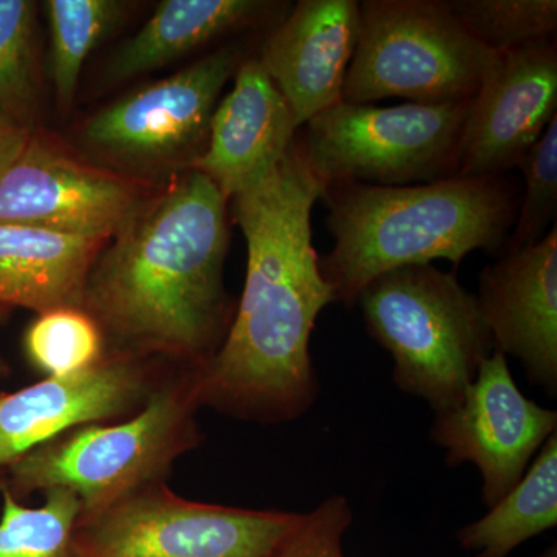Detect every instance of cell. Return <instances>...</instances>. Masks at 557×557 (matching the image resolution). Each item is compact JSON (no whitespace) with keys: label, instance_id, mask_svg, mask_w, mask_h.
Wrapping results in <instances>:
<instances>
[{"label":"cell","instance_id":"cell-26","mask_svg":"<svg viewBox=\"0 0 557 557\" xmlns=\"http://www.w3.org/2000/svg\"><path fill=\"white\" fill-rule=\"evenodd\" d=\"M351 520L346 498L330 497L313 511L300 515L273 557H344L343 539Z\"/></svg>","mask_w":557,"mask_h":557},{"label":"cell","instance_id":"cell-23","mask_svg":"<svg viewBox=\"0 0 557 557\" xmlns=\"http://www.w3.org/2000/svg\"><path fill=\"white\" fill-rule=\"evenodd\" d=\"M104 335L83 309L40 313L25 335V350L33 364L49 376H67L97 364L104 355Z\"/></svg>","mask_w":557,"mask_h":557},{"label":"cell","instance_id":"cell-12","mask_svg":"<svg viewBox=\"0 0 557 557\" xmlns=\"http://www.w3.org/2000/svg\"><path fill=\"white\" fill-rule=\"evenodd\" d=\"M557 116L556 40L496 51L469 106L457 177L520 166Z\"/></svg>","mask_w":557,"mask_h":557},{"label":"cell","instance_id":"cell-27","mask_svg":"<svg viewBox=\"0 0 557 557\" xmlns=\"http://www.w3.org/2000/svg\"><path fill=\"white\" fill-rule=\"evenodd\" d=\"M32 134L28 124L22 123L0 106V175L24 152Z\"/></svg>","mask_w":557,"mask_h":557},{"label":"cell","instance_id":"cell-1","mask_svg":"<svg viewBox=\"0 0 557 557\" xmlns=\"http://www.w3.org/2000/svg\"><path fill=\"white\" fill-rule=\"evenodd\" d=\"M322 194L295 139L269 177L228 200L247 240V277L225 341L197 372L201 403L287 421L317 401L310 336L319 313L335 302L311 234Z\"/></svg>","mask_w":557,"mask_h":557},{"label":"cell","instance_id":"cell-11","mask_svg":"<svg viewBox=\"0 0 557 557\" xmlns=\"http://www.w3.org/2000/svg\"><path fill=\"white\" fill-rule=\"evenodd\" d=\"M139 183L90 166L39 134L0 175V223L112 239L148 200Z\"/></svg>","mask_w":557,"mask_h":557},{"label":"cell","instance_id":"cell-13","mask_svg":"<svg viewBox=\"0 0 557 557\" xmlns=\"http://www.w3.org/2000/svg\"><path fill=\"white\" fill-rule=\"evenodd\" d=\"M145 370L127 355L102 357L67 376L0 395V467L65 432L123 416L148 398Z\"/></svg>","mask_w":557,"mask_h":557},{"label":"cell","instance_id":"cell-8","mask_svg":"<svg viewBox=\"0 0 557 557\" xmlns=\"http://www.w3.org/2000/svg\"><path fill=\"white\" fill-rule=\"evenodd\" d=\"M300 515L220 507L148 485L81 518L78 557H273Z\"/></svg>","mask_w":557,"mask_h":557},{"label":"cell","instance_id":"cell-3","mask_svg":"<svg viewBox=\"0 0 557 557\" xmlns=\"http://www.w3.org/2000/svg\"><path fill=\"white\" fill-rule=\"evenodd\" d=\"M335 247L319 258L335 302L357 304L381 274L474 249L500 252L519 203L502 177H453L428 185L335 183L324 188Z\"/></svg>","mask_w":557,"mask_h":557},{"label":"cell","instance_id":"cell-5","mask_svg":"<svg viewBox=\"0 0 557 557\" xmlns=\"http://www.w3.org/2000/svg\"><path fill=\"white\" fill-rule=\"evenodd\" d=\"M200 403L197 373L150 392L129 420L73 429L13 461V490L22 494L67 490L81 502V518L112 507L152 485L197 442L194 410Z\"/></svg>","mask_w":557,"mask_h":557},{"label":"cell","instance_id":"cell-17","mask_svg":"<svg viewBox=\"0 0 557 557\" xmlns=\"http://www.w3.org/2000/svg\"><path fill=\"white\" fill-rule=\"evenodd\" d=\"M109 239L0 223V306L83 309L87 277Z\"/></svg>","mask_w":557,"mask_h":557},{"label":"cell","instance_id":"cell-10","mask_svg":"<svg viewBox=\"0 0 557 557\" xmlns=\"http://www.w3.org/2000/svg\"><path fill=\"white\" fill-rule=\"evenodd\" d=\"M557 413L520 392L507 357L494 350L456 408L435 413L431 438L446 449V463H474L483 479V500L494 507L507 496L539 449L556 432Z\"/></svg>","mask_w":557,"mask_h":557},{"label":"cell","instance_id":"cell-18","mask_svg":"<svg viewBox=\"0 0 557 557\" xmlns=\"http://www.w3.org/2000/svg\"><path fill=\"white\" fill-rule=\"evenodd\" d=\"M276 3L259 0H164L109 65L113 81L170 64L231 32L263 20Z\"/></svg>","mask_w":557,"mask_h":557},{"label":"cell","instance_id":"cell-24","mask_svg":"<svg viewBox=\"0 0 557 557\" xmlns=\"http://www.w3.org/2000/svg\"><path fill=\"white\" fill-rule=\"evenodd\" d=\"M36 97L35 3L0 0V106L30 126Z\"/></svg>","mask_w":557,"mask_h":557},{"label":"cell","instance_id":"cell-20","mask_svg":"<svg viewBox=\"0 0 557 557\" xmlns=\"http://www.w3.org/2000/svg\"><path fill=\"white\" fill-rule=\"evenodd\" d=\"M126 3L113 0H49L50 78L61 108L75 98L81 70L91 50L123 17Z\"/></svg>","mask_w":557,"mask_h":557},{"label":"cell","instance_id":"cell-4","mask_svg":"<svg viewBox=\"0 0 557 557\" xmlns=\"http://www.w3.org/2000/svg\"><path fill=\"white\" fill-rule=\"evenodd\" d=\"M357 302L370 335L394 357L397 386L435 413L456 408L496 350L478 296L431 263L381 274Z\"/></svg>","mask_w":557,"mask_h":557},{"label":"cell","instance_id":"cell-28","mask_svg":"<svg viewBox=\"0 0 557 557\" xmlns=\"http://www.w3.org/2000/svg\"><path fill=\"white\" fill-rule=\"evenodd\" d=\"M9 307H5V306H0V321H2L3 318L7 317V314H9ZM5 369H7V366H5V362H3V359L0 358V376L3 375V372H5Z\"/></svg>","mask_w":557,"mask_h":557},{"label":"cell","instance_id":"cell-25","mask_svg":"<svg viewBox=\"0 0 557 557\" xmlns=\"http://www.w3.org/2000/svg\"><path fill=\"white\" fill-rule=\"evenodd\" d=\"M519 170L525 178V194L500 255L531 247L548 233L549 225H556L557 116L528 150Z\"/></svg>","mask_w":557,"mask_h":557},{"label":"cell","instance_id":"cell-21","mask_svg":"<svg viewBox=\"0 0 557 557\" xmlns=\"http://www.w3.org/2000/svg\"><path fill=\"white\" fill-rule=\"evenodd\" d=\"M0 557H78L76 527L83 507L67 490L46 491L42 507H22L9 487L2 490Z\"/></svg>","mask_w":557,"mask_h":557},{"label":"cell","instance_id":"cell-9","mask_svg":"<svg viewBox=\"0 0 557 557\" xmlns=\"http://www.w3.org/2000/svg\"><path fill=\"white\" fill-rule=\"evenodd\" d=\"M240 46L222 47L170 78L100 110L84 126L91 148L138 166L194 163L209 137L220 91L244 62Z\"/></svg>","mask_w":557,"mask_h":557},{"label":"cell","instance_id":"cell-14","mask_svg":"<svg viewBox=\"0 0 557 557\" xmlns=\"http://www.w3.org/2000/svg\"><path fill=\"white\" fill-rule=\"evenodd\" d=\"M475 296L497 350L520 359L528 380L556 397V225L531 247L498 256Z\"/></svg>","mask_w":557,"mask_h":557},{"label":"cell","instance_id":"cell-7","mask_svg":"<svg viewBox=\"0 0 557 557\" xmlns=\"http://www.w3.org/2000/svg\"><path fill=\"white\" fill-rule=\"evenodd\" d=\"M471 101L391 108L341 101L311 119L296 146L324 188L442 182L457 177Z\"/></svg>","mask_w":557,"mask_h":557},{"label":"cell","instance_id":"cell-15","mask_svg":"<svg viewBox=\"0 0 557 557\" xmlns=\"http://www.w3.org/2000/svg\"><path fill=\"white\" fill-rule=\"evenodd\" d=\"M358 35L357 0H299L267 39L260 64L298 129L343 101Z\"/></svg>","mask_w":557,"mask_h":557},{"label":"cell","instance_id":"cell-6","mask_svg":"<svg viewBox=\"0 0 557 557\" xmlns=\"http://www.w3.org/2000/svg\"><path fill=\"white\" fill-rule=\"evenodd\" d=\"M493 53L463 30L445 0H366L343 101H471Z\"/></svg>","mask_w":557,"mask_h":557},{"label":"cell","instance_id":"cell-19","mask_svg":"<svg viewBox=\"0 0 557 557\" xmlns=\"http://www.w3.org/2000/svg\"><path fill=\"white\" fill-rule=\"evenodd\" d=\"M557 523V437L544 443L518 485L490 512L461 528L457 539L475 557H507L523 542Z\"/></svg>","mask_w":557,"mask_h":557},{"label":"cell","instance_id":"cell-16","mask_svg":"<svg viewBox=\"0 0 557 557\" xmlns=\"http://www.w3.org/2000/svg\"><path fill=\"white\" fill-rule=\"evenodd\" d=\"M298 131L259 58H248L237 69L233 89L215 108L207 148L189 170L211 180L230 200L276 170Z\"/></svg>","mask_w":557,"mask_h":557},{"label":"cell","instance_id":"cell-22","mask_svg":"<svg viewBox=\"0 0 557 557\" xmlns=\"http://www.w3.org/2000/svg\"><path fill=\"white\" fill-rule=\"evenodd\" d=\"M458 24L490 51L556 40V0H446Z\"/></svg>","mask_w":557,"mask_h":557},{"label":"cell","instance_id":"cell-2","mask_svg":"<svg viewBox=\"0 0 557 557\" xmlns=\"http://www.w3.org/2000/svg\"><path fill=\"white\" fill-rule=\"evenodd\" d=\"M228 199L189 170L141 205L106 244L87 277L84 306L124 346L203 366L225 335Z\"/></svg>","mask_w":557,"mask_h":557}]
</instances>
